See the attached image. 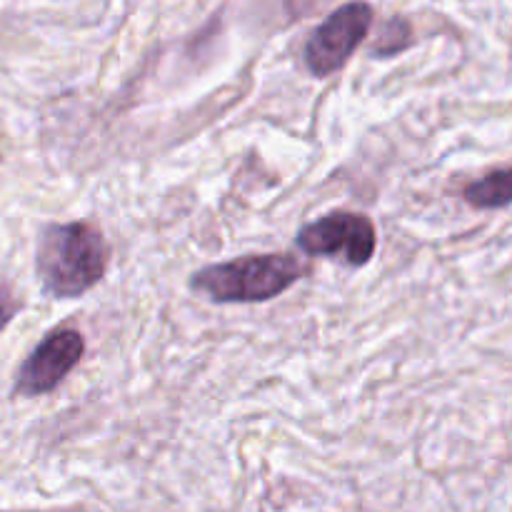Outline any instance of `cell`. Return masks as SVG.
I'll list each match as a JSON object with an SVG mask.
<instances>
[{
  "label": "cell",
  "instance_id": "obj_5",
  "mask_svg": "<svg viewBox=\"0 0 512 512\" xmlns=\"http://www.w3.org/2000/svg\"><path fill=\"white\" fill-rule=\"evenodd\" d=\"M85 355V338L73 325H60L50 330L23 360L13 383L18 398H40L48 395L78 368Z\"/></svg>",
  "mask_w": 512,
  "mask_h": 512
},
{
  "label": "cell",
  "instance_id": "obj_6",
  "mask_svg": "<svg viewBox=\"0 0 512 512\" xmlns=\"http://www.w3.org/2000/svg\"><path fill=\"white\" fill-rule=\"evenodd\" d=\"M465 203L478 210H498L512 205V168L493 170L475 183L465 185Z\"/></svg>",
  "mask_w": 512,
  "mask_h": 512
},
{
  "label": "cell",
  "instance_id": "obj_7",
  "mask_svg": "<svg viewBox=\"0 0 512 512\" xmlns=\"http://www.w3.org/2000/svg\"><path fill=\"white\" fill-rule=\"evenodd\" d=\"M410 45V25L405 20H390L388 28H385L383 40H380L378 55H393L400 53L403 48Z\"/></svg>",
  "mask_w": 512,
  "mask_h": 512
},
{
  "label": "cell",
  "instance_id": "obj_4",
  "mask_svg": "<svg viewBox=\"0 0 512 512\" xmlns=\"http://www.w3.org/2000/svg\"><path fill=\"white\" fill-rule=\"evenodd\" d=\"M373 25V5L365 0L340 5L315 28L305 43L303 60L305 68L315 78H328L335 70L343 68L350 55L360 48Z\"/></svg>",
  "mask_w": 512,
  "mask_h": 512
},
{
  "label": "cell",
  "instance_id": "obj_1",
  "mask_svg": "<svg viewBox=\"0 0 512 512\" xmlns=\"http://www.w3.org/2000/svg\"><path fill=\"white\" fill-rule=\"evenodd\" d=\"M110 245L103 230L88 220L50 223L35 245V273L53 300L83 298L105 278Z\"/></svg>",
  "mask_w": 512,
  "mask_h": 512
},
{
  "label": "cell",
  "instance_id": "obj_3",
  "mask_svg": "<svg viewBox=\"0 0 512 512\" xmlns=\"http://www.w3.org/2000/svg\"><path fill=\"white\" fill-rule=\"evenodd\" d=\"M295 243L300 253L313 258H335L348 268H363L378 248V230L368 215L335 210L303 225Z\"/></svg>",
  "mask_w": 512,
  "mask_h": 512
},
{
  "label": "cell",
  "instance_id": "obj_8",
  "mask_svg": "<svg viewBox=\"0 0 512 512\" xmlns=\"http://www.w3.org/2000/svg\"><path fill=\"white\" fill-rule=\"evenodd\" d=\"M18 310H20L18 295L13 293V288H10L8 280L0 275V333H3L10 323H13V318L18 315Z\"/></svg>",
  "mask_w": 512,
  "mask_h": 512
},
{
  "label": "cell",
  "instance_id": "obj_2",
  "mask_svg": "<svg viewBox=\"0 0 512 512\" xmlns=\"http://www.w3.org/2000/svg\"><path fill=\"white\" fill-rule=\"evenodd\" d=\"M308 273V265L293 253L243 255L200 268L190 275V288L218 305L268 303Z\"/></svg>",
  "mask_w": 512,
  "mask_h": 512
}]
</instances>
